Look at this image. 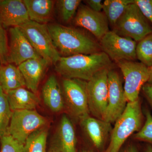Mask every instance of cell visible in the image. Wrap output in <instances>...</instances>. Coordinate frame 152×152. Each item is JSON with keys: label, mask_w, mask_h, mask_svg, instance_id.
I'll list each match as a JSON object with an SVG mask.
<instances>
[{"label": "cell", "mask_w": 152, "mask_h": 152, "mask_svg": "<svg viewBox=\"0 0 152 152\" xmlns=\"http://www.w3.org/2000/svg\"><path fill=\"white\" fill-rule=\"evenodd\" d=\"M117 64L124 78V88L127 101L135 102L140 99V92L148 81V68L135 61H121Z\"/></svg>", "instance_id": "9c48e42d"}, {"label": "cell", "mask_w": 152, "mask_h": 152, "mask_svg": "<svg viewBox=\"0 0 152 152\" xmlns=\"http://www.w3.org/2000/svg\"><path fill=\"white\" fill-rule=\"evenodd\" d=\"M151 25L134 2L127 6L114 26L113 31L121 37L139 42L152 33Z\"/></svg>", "instance_id": "5b68a950"}, {"label": "cell", "mask_w": 152, "mask_h": 152, "mask_svg": "<svg viewBox=\"0 0 152 152\" xmlns=\"http://www.w3.org/2000/svg\"><path fill=\"white\" fill-rule=\"evenodd\" d=\"M81 1L80 0H60L57 1L58 10L61 19L63 22L69 23L73 18Z\"/></svg>", "instance_id": "484cf974"}, {"label": "cell", "mask_w": 152, "mask_h": 152, "mask_svg": "<svg viewBox=\"0 0 152 152\" xmlns=\"http://www.w3.org/2000/svg\"><path fill=\"white\" fill-rule=\"evenodd\" d=\"M74 23L89 31L99 40L110 31L108 21L104 12H96L84 5L79 6Z\"/></svg>", "instance_id": "4fadbf2b"}, {"label": "cell", "mask_w": 152, "mask_h": 152, "mask_svg": "<svg viewBox=\"0 0 152 152\" xmlns=\"http://www.w3.org/2000/svg\"><path fill=\"white\" fill-rule=\"evenodd\" d=\"M145 115L139 99L127 104L124 111L115 122L109 145L104 152H119L127 139L143 126Z\"/></svg>", "instance_id": "3957f363"}, {"label": "cell", "mask_w": 152, "mask_h": 152, "mask_svg": "<svg viewBox=\"0 0 152 152\" xmlns=\"http://www.w3.org/2000/svg\"><path fill=\"white\" fill-rule=\"evenodd\" d=\"M80 121L82 127L94 147L97 149H102L109 138H110L113 128L111 124L90 115Z\"/></svg>", "instance_id": "9a60e30c"}, {"label": "cell", "mask_w": 152, "mask_h": 152, "mask_svg": "<svg viewBox=\"0 0 152 152\" xmlns=\"http://www.w3.org/2000/svg\"><path fill=\"white\" fill-rule=\"evenodd\" d=\"M87 83L86 81L77 79L64 78L62 82L65 104L70 114L80 121L90 114Z\"/></svg>", "instance_id": "52a82bcc"}, {"label": "cell", "mask_w": 152, "mask_h": 152, "mask_svg": "<svg viewBox=\"0 0 152 152\" xmlns=\"http://www.w3.org/2000/svg\"><path fill=\"white\" fill-rule=\"evenodd\" d=\"M29 20L46 24L53 16L54 1L52 0H23Z\"/></svg>", "instance_id": "ffe728a7"}, {"label": "cell", "mask_w": 152, "mask_h": 152, "mask_svg": "<svg viewBox=\"0 0 152 152\" xmlns=\"http://www.w3.org/2000/svg\"><path fill=\"white\" fill-rule=\"evenodd\" d=\"M102 51L116 63L121 61H135L137 43L129 38L119 35L109 31L100 40Z\"/></svg>", "instance_id": "30bf717a"}, {"label": "cell", "mask_w": 152, "mask_h": 152, "mask_svg": "<svg viewBox=\"0 0 152 152\" xmlns=\"http://www.w3.org/2000/svg\"><path fill=\"white\" fill-rule=\"evenodd\" d=\"M0 149H1V140H0Z\"/></svg>", "instance_id": "f35d334b"}, {"label": "cell", "mask_w": 152, "mask_h": 152, "mask_svg": "<svg viewBox=\"0 0 152 152\" xmlns=\"http://www.w3.org/2000/svg\"><path fill=\"white\" fill-rule=\"evenodd\" d=\"M0 152H26L24 145L20 143L9 135L0 138Z\"/></svg>", "instance_id": "83f0119b"}, {"label": "cell", "mask_w": 152, "mask_h": 152, "mask_svg": "<svg viewBox=\"0 0 152 152\" xmlns=\"http://www.w3.org/2000/svg\"><path fill=\"white\" fill-rule=\"evenodd\" d=\"M48 121L35 110L12 112L7 134L24 145L28 138L36 131L45 127Z\"/></svg>", "instance_id": "8992f818"}, {"label": "cell", "mask_w": 152, "mask_h": 152, "mask_svg": "<svg viewBox=\"0 0 152 152\" xmlns=\"http://www.w3.org/2000/svg\"><path fill=\"white\" fill-rule=\"evenodd\" d=\"M9 32L8 62L18 66L28 60L41 58L19 27L10 28Z\"/></svg>", "instance_id": "7c38bea8"}, {"label": "cell", "mask_w": 152, "mask_h": 152, "mask_svg": "<svg viewBox=\"0 0 152 152\" xmlns=\"http://www.w3.org/2000/svg\"><path fill=\"white\" fill-rule=\"evenodd\" d=\"M145 120L143 126L138 132L133 136V138L140 142H145L152 146V115L148 109L144 110Z\"/></svg>", "instance_id": "4316f807"}, {"label": "cell", "mask_w": 152, "mask_h": 152, "mask_svg": "<svg viewBox=\"0 0 152 152\" xmlns=\"http://www.w3.org/2000/svg\"><path fill=\"white\" fill-rule=\"evenodd\" d=\"M134 0H106L103 3V10L109 23L113 28L122 15L127 6Z\"/></svg>", "instance_id": "7402d4cb"}, {"label": "cell", "mask_w": 152, "mask_h": 152, "mask_svg": "<svg viewBox=\"0 0 152 152\" xmlns=\"http://www.w3.org/2000/svg\"><path fill=\"white\" fill-rule=\"evenodd\" d=\"M112 65L111 60L102 51L92 54L61 57L55 65V70L64 78L88 82L99 71L111 69Z\"/></svg>", "instance_id": "6da1fadb"}, {"label": "cell", "mask_w": 152, "mask_h": 152, "mask_svg": "<svg viewBox=\"0 0 152 152\" xmlns=\"http://www.w3.org/2000/svg\"><path fill=\"white\" fill-rule=\"evenodd\" d=\"M1 64H0V68H1ZM1 88V83H0V88Z\"/></svg>", "instance_id": "74e56055"}, {"label": "cell", "mask_w": 152, "mask_h": 152, "mask_svg": "<svg viewBox=\"0 0 152 152\" xmlns=\"http://www.w3.org/2000/svg\"><path fill=\"white\" fill-rule=\"evenodd\" d=\"M123 152H139L138 148L135 145H131Z\"/></svg>", "instance_id": "d6a6232c"}, {"label": "cell", "mask_w": 152, "mask_h": 152, "mask_svg": "<svg viewBox=\"0 0 152 152\" xmlns=\"http://www.w3.org/2000/svg\"><path fill=\"white\" fill-rule=\"evenodd\" d=\"M55 147L61 152H76L77 140L72 122L65 115L62 117L56 134Z\"/></svg>", "instance_id": "d6986e66"}, {"label": "cell", "mask_w": 152, "mask_h": 152, "mask_svg": "<svg viewBox=\"0 0 152 152\" xmlns=\"http://www.w3.org/2000/svg\"><path fill=\"white\" fill-rule=\"evenodd\" d=\"M48 152H61L56 147H54L53 148H52L50 149L49 150Z\"/></svg>", "instance_id": "d590c367"}, {"label": "cell", "mask_w": 152, "mask_h": 152, "mask_svg": "<svg viewBox=\"0 0 152 152\" xmlns=\"http://www.w3.org/2000/svg\"><path fill=\"white\" fill-rule=\"evenodd\" d=\"M80 152H94L92 151H89V150H84V151H82Z\"/></svg>", "instance_id": "8d00e7d4"}, {"label": "cell", "mask_w": 152, "mask_h": 152, "mask_svg": "<svg viewBox=\"0 0 152 152\" xmlns=\"http://www.w3.org/2000/svg\"><path fill=\"white\" fill-rule=\"evenodd\" d=\"M33 48L50 64L56 65L61 56L55 46L48 25L29 20L19 26Z\"/></svg>", "instance_id": "277c9868"}, {"label": "cell", "mask_w": 152, "mask_h": 152, "mask_svg": "<svg viewBox=\"0 0 152 152\" xmlns=\"http://www.w3.org/2000/svg\"><path fill=\"white\" fill-rule=\"evenodd\" d=\"M29 20L21 0H0V24L3 27H19Z\"/></svg>", "instance_id": "5bb4252c"}, {"label": "cell", "mask_w": 152, "mask_h": 152, "mask_svg": "<svg viewBox=\"0 0 152 152\" xmlns=\"http://www.w3.org/2000/svg\"><path fill=\"white\" fill-rule=\"evenodd\" d=\"M12 111L9 104L7 95L0 88V138L7 134Z\"/></svg>", "instance_id": "cb8c5ba5"}, {"label": "cell", "mask_w": 152, "mask_h": 152, "mask_svg": "<svg viewBox=\"0 0 152 152\" xmlns=\"http://www.w3.org/2000/svg\"><path fill=\"white\" fill-rule=\"evenodd\" d=\"M136 54L141 63L148 68L152 66V33L138 42Z\"/></svg>", "instance_id": "d4e9b609"}, {"label": "cell", "mask_w": 152, "mask_h": 152, "mask_svg": "<svg viewBox=\"0 0 152 152\" xmlns=\"http://www.w3.org/2000/svg\"><path fill=\"white\" fill-rule=\"evenodd\" d=\"M85 1L86 3L87 6L93 10L100 12L103 10V5L101 0H87Z\"/></svg>", "instance_id": "4dcf8cb0"}, {"label": "cell", "mask_w": 152, "mask_h": 152, "mask_svg": "<svg viewBox=\"0 0 152 152\" xmlns=\"http://www.w3.org/2000/svg\"><path fill=\"white\" fill-rule=\"evenodd\" d=\"M110 69L98 72L87 83L90 113L100 120H103L107 106L108 72Z\"/></svg>", "instance_id": "ba28073f"}, {"label": "cell", "mask_w": 152, "mask_h": 152, "mask_svg": "<svg viewBox=\"0 0 152 152\" xmlns=\"http://www.w3.org/2000/svg\"><path fill=\"white\" fill-rule=\"evenodd\" d=\"M134 2L152 26V0H134Z\"/></svg>", "instance_id": "f546056e"}, {"label": "cell", "mask_w": 152, "mask_h": 152, "mask_svg": "<svg viewBox=\"0 0 152 152\" xmlns=\"http://www.w3.org/2000/svg\"><path fill=\"white\" fill-rule=\"evenodd\" d=\"M44 103L51 111L59 113L64 107L63 90L54 75L50 76L42 89Z\"/></svg>", "instance_id": "e0dca14e"}, {"label": "cell", "mask_w": 152, "mask_h": 152, "mask_svg": "<svg viewBox=\"0 0 152 152\" xmlns=\"http://www.w3.org/2000/svg\"><path fill=\"white\" fill-rule=\"evenodd\" d=\"M108 88L107 106L103 121L112 124L124 111L128 102L119 75L112 69L108 72Z\"/></svg>", "instance_id": "8fae6325"}, {"label": "cell", "mask_w": 152, "mask_h": 152, "mask_svg": "<svg viewBox=\"0 0 152 152\" xmlns=\"http://www.w3.org/2000/svg\"><path fill=\"white\" fill-rule=\"evenodd\" d=\"M9 48L7 39L4 27L0 24V64L8 62Z\"/></svg>", "instance_id": "f1b7e54d"}, {"label": "cell", "mask_w": 152, "mask_h": 152, "mask_svg": "<svg viewBox=\"0 0 152 152\" xmlns=\"http://www.w3.org/2000/svg\"><path fill=\"white\" fill-rule=\"evenodd\" d=\"M0 83L3 91L6 94L26 86L24 79L18 68L11 64L1 66Z\"/></svg>", "instance_id": "44dd1931"}, {"label": "cell", "mask_w": 152, "mask_h": 152, "mask_svg": "<svg viewBox=\"0 0 152 152\" xmlns=\"http://www.w3.org/2000/svg\"><path fill=\"white\" fill-rule=\"evenodd\" d=\"M48 130L45 127L39 129L29 136L25 143L26 152H47Z\"/></svg>", "instance_id": "603a6c76"}, {"label": "cell", "mask_w": 152, "mask_h": 152, "mask_svg": "<svg viewBox=\"0 0 152 152\" xmlns=\"http://www.w3.org/2000/svg\"><path fill=\"white\" fill-rule=\"evenodd\" d=\"M149 74V78L148 83L152 84V66L148 68Z\"/></svg>", "instance_id": "836d02e7"}, {"label": "cell", "mask_w": 152, "mask_h": 152, "mask_svg": "<svg viewBox=\"0 0 152 152\" xmlns=\"http://www.w3.org/2000/svg\"><path fill=\"white\" fill-rule=\"evenodd\" d=\"M50 64L47 60L41 57L28 60L18 66L28 89L37 94L40 83Z\"/></svg>", "instance_id": "2e32d148"}, {"label": "cell", "mask_w": 152, "mask_h": 152, "mask_svg": "<svg viewBox=\"0 0 152 152\" xmlns=\"http://www.w3.org/2000/svg\"><path fill=\"white\" fill-rule=\"evenodd\" d=\"M48 26L55 46L66 56L102 51L99 43L79 30L58 24Z\"/></svg>", "instance_id": "7a4b0ae2"}, {"label": "cell", "mask_w": 152, "mask_h": 152, "mask_svg": "<svg viewBox=\"0 0 152 152\" xmlns=\"http://www.w3.org/2000/svg\"><path fill=\"white\" fill-rule=\"evenodd\" d=\"M142 89L144 96L152 109V84L146 83L144 85Z\"/></svg>", "instance_id": "1f68e13d"}, {"label": "cell", "mask_w": 152, "mask_h": 152, "mask_svg": "<svg viewBox=\"0 0 152 152\" xmlns=\"http://www.w3.org/2000/svg\"><path fill=\"white\" fill-rule=\"evenodd\" d=\"M143 152H152V146L147 144L144 147Z\"/></svg>", "instance_id": "e575fe53"}, {"label": "cell", "mask_w": 152, "mask_h": 152, "mask_svg": "<svg viewBox=\"0 0 152 152\" xmlns=\"http://www.w3.org/2000/svg\"><path fill=\"white\" fill-rule=\"evenodd\" d=\"M6 95L12 112L35 110L39 103V99L36 94L23 87L10 91Z\"/></svg>", "instance_id": "ac0fdd59"}]
</instances>
